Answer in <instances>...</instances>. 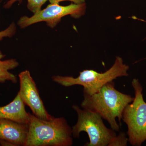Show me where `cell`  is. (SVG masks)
Returning <instances> with one entry per match:
<instances>
[{
	"mask_svg": "<svg viewBox=\"0 0 146 146\" xmlns=\"http://www.w3.org/2000/svg\"><path fill=\"white\" fill-rule=\"evenodd\" d=\"M25 104L18 93L11 102L0 107V119H6L21 123L29 124V113L27 112Z\"/></svg>",
	"mask_w": 146,
	"mask_h": 146,
	"instance_id": "obj_9",
	"label": "cell"
},
{
	"mask_svg": "<svg viewBox=\"0 0 146 146\" xmlns=\"http://www.w3.org/2000/svg\"><path fill=\"white\" fill-rule=\"evenodd\" d=\"M73 109L77 114L78 121L72 128L73 136L79 138L81 132H86L89 143L86 146H108L117 136L115 131L105 125L102 117L98 113L89 110L80 108L74 105Z\"/></svg>",
	"mask_w": 146,
	"mask_h": 146,
	"instance_id": "obj_5",
	"label": "cell"
},
{
	"mask_svg": "<svg viewBox=\"0 0 146 146\" xmlns=\"http://www.w3.org/2000/svg\"><path fill=\"white\" fill-rule=\"evenodd\" d=\"M16 1H19L20 2L21 1V0H9L5 5L4 7L6 9L9 8L11 6L13 5V4Z\"/></svg>",
	"mask_w": 146,
	"mask_h": 146,
	"instance_id": "obj_15",
	"label": "cell"
},
{
	"mask_svg": "<svg viewBox=\"0 0 146 146\" xmlns=\"http://www.w3.org/2000/svg\"><path fill=\"white\" fill-rule=\"evenodd\" d=\"M129 67L123 63L122 58L117 56L114 64L104 73L94 70H86L80 72L76 78L69 76H53V81L65 87L81 85L84 87L83 93L89 96L100 90L105 84L119 77L127 76Z\"/></svg>",
	"mask_w": 146,
	"mask_h": 146,
	"instance_id": "obj_3",
	"label": "cell"
},
{
	"mask_svg": "<svg viewBox=\"0 0 146 146\" xmlns=\"http://www.w3.org/2000/svg\"><path fill=\"white\" fill-rule=\"evenodd\" d=\"M29 131L24 146H71L72 128L64 118L39 119L29 113Z\"/></svg>",
	"mask_w": 146,
	"mask_h": 146,
	"instance_id": "obj_2",
	"label": "cell"
},
{
	"mask_svg": "<svg viewBox=\"0 0 146 146\" xmlns=\"http://www.w3.org/2000/svg\"><path fill=\"white\" fill-rule=\"evenodd\" d=\"M86 9L85 3H72L65 6L59 5L58 4H50L44 9L34 13L31 17H21L18 24L21 28L23 29L36 23L45 22L48 26L54 28L64 16L70 15L74 18H79L84 15Z\"/></svg>",
	"mask_w": 146,
	"mask_h": 146,
	"instance_id": "obj_6",
	"label": "cell"
},
{
	"mask_svg": "<svg viewBox=\"0 0 146 146\" xmlns=\"http://www.w3.org/2000/svg\"><path fill=\"white\" fill-rule=\"evenodd\" d=\"M131 84L135 97L124 110L122 119L127 125L128 142L131 145L140 146L146 141V102L138 79H133Z\"/></svg>",
	"mask_w": 146,
	"mask_h": 146,
	"instance_id": "obj_4",
	"label": "cell"
},
{
	"mask_svg": "<svg viewBox=\"0 0 146 146\" xmlns=\"http://www.w3.org/2000/svg\"><path fill=\"white\" fill-rule=\"evenodd\" d=\"M134 99L130 95L123 94L115 89V83L110 82L105 84L98 93L89 96L84 93L82 108L98 113L103 119L107 121L112 129L119 131L117 123L118 118L121 123L124 110Z\"/></svg>",
	"mask_w": 146,
	"mask_h": 146,
	"instance_id": "obj_1",
	"label": "cell"
},
{
	"mask_svg": "<svg viewBox=\"0 0 146 146\" xmlns=\"http://www.w3.org/2000/svg\"><path fill=\"white\" fill-rule=\"evenodd\" d=\"M128 142V138H127L125 133L121 132L115 136L108 146H127Z\"/></svg>",
	"mask_w": 146,
	"mask_h": 146,
	"instance_id": "obj_11",
	"label": "cell"
},
{
	"mask_svg": "<svg viewBox=\"0 0 146 146\" xmlns=\"http://www.w3.org/2000/svg\"><path fill=\"white\" fill-rule=\"evenodd\" d=\"M5 56V55L3 54L0 50V83H3L6 81H9L16 83L17 77L9 71L18 67L19 63L15 59L2 60Z\"/></svg>",
	"mask_w": 146,
	"mask_h": 146,
	"instance_id": "obj_10",
	"label": "cell"
},
{
	"mask_svg": "<svg viewBox=\"0 0 146 146\" xmlns=\"http://www.w3.org/2000/svg\"><path fill=\"white\" fill-rule=\"evenodd\" d=\"M29 131V124L0 119V140L8 141L15 146L25 145Z\"/></svg>",
	"mask_w": 146,
	"mask_h": 146,
	"instance_id": "obj_8",
	"label": "cell"
},
{
	"mask_svg": "<svg viewBox=\"0 0 146 146\" xmlns=\"http://www.w3.org/2000/svg\"><path fill=\"white\" fill-rule=\"evenodd\" d=\"M20 91L18 92L22 100L31 109L33 115L44 120H50L53 117L46 110L39 96L36 84L29 71L26 70L19 74Z\"/></svg>",
	"mask_w": 146,
	"mask_h": 146,
	"instance_id": "obj_7",
	"label": "cell"
},
{
	"mask_svg": "<svg viewBox=\"0 0 146 146\" xmlns=\"http://www.w3.org/2000/svg\"><path fill=\"white\" fill-rule=\"evenodd\" d=\"M27 7L33 13L41 10V7L48 0H27Z\"/></svg>",
	"mask_w": 146,
	"mask_h": 146,
	"instance_id": "obj_12",
	"label": "cell"
},
{
	"mask_svg": "<svg viewBox=\"0 0 146 146\" xmlns=\"http://www.w3.org/2000/svg\"><path fill=\"white\" fill-rule=\"evenodd\" d=\"M16 27L14 23L11 24L7 28L0 31V41L2 40L4 37H11L16 34Z\"/></svg>",
	"mask_w": 146,
	"mask_h": 146,
	"instance_id": "obj_13",
	"label": "cell"
},
{
	"mask_svg": "<svg viewBox=\"0 0 146 146\" xmlns=\"http://www.w3.org/2000/svg\"><path fill=\"white\" fill-rule=\"evenodd\" d=\"M51 4H58L60 2L70 1L75 4H81L85 3V0H49Z\"/></svg>",
	"mask_w": 146,
	"mask_h": 146,
	"instance_id": "obj_14",
	"label": "cell"
}]
</instances>
